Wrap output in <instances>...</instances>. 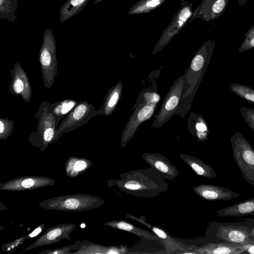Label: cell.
Instances as JSON below:
<instances>
[{
  "label": "cell",
  "mask_w": 254,
  "mask_h": 254,
  "mask_svg": "<svg viewBox=\"0 0 254 254\" xmlns=\"http://www.w3.org/2000/svg\"><path fill=\"white\" fill-rule=\"evenodd\" d=\"M215 45V40L210 39L196 51L184 76L183 94L176 114L183 117L189 111L194 94L210 62Z\"/></svg>",
  "instance_id": "6da1fadb"
},
{
  "label": "cell",
  "mask_w": 254,
  "mask_h": 254,
  "mask_svg": "<svg viewBox=\"0 0 254 254\" xmlns=\"http://www.w3.org/2000/svg\"><path fill=\"white\" fill-rule=\"evenodd\" d=\"M37 121L36 128L29 135L31 145L45 151L52 143L55 142L56 130L58 125L53 115L51 104L43 101L34 116Z\"/></svg>",
  "instance_id": "7a4b0ae2"
},
{
  "label": "cell",
  "mask_w": 254,
  "mask_h": 254,
  "mask_svg": "<svg viewBox=\"0 0 254 254\" xmlns=\"http://www.w3.org/2000/svg\"><path fill=\"white\" fill-rule=\"evenodd\" d=\"M212 228L210 236L215 243L244 244L254 242V219L217 222Z\"/></svg>",
  "instance_id": "3957f363"
},
{
  "label": "cell",
  "mask_w": 254,
  "mask_h": 254,
  "mask_svg": "<svg viewBox=\"0 0 254 254\" xmlns=\"http://www.w3.org/2000/svg\"><path fill=\"white\" fill-rule=\"evenodd\" d=\"M104 203V200L101 197L76 193L45 199L39 203V206L48 210L82 212L95 209Z\"/></svg>",
  "instance_id": "277c9868"
},
{
  "label": "cell",
  "mask_w": 254,
  "mask_h": 254,
  "mask_svg": "<svg viewBox=\"0 0 254 254\" xmlns=\"http://www.w3.org/2000/svg\"><path fill=\"white\" fill-rule=\"evenodd\" d=\"M39 62L44 87L50 88L58 73L56 42L52 29L47 28L43 33L39 54Z\"/></svg>",
  "instance_id": "5b68a950"
},
{
  "label": "cell",
  "mask_w": 254,
  "mask_h": 254,
  "mask_svg": "<svg viewBox=\"0 0 254 254\" xmlns=\"http://www.w3.org/2000/svg\"><path fill=\"white\" fill-rule=\"evenodd\" d=\"M233 157L244 179L254 187V148L239 131L230 138Z\"/></svg>",
  "instance_id": "8992f818"
},
{
  "label": "cell",
  "mask_w": 254,
  "mask_h": 254,
  "mask_svg": "<svg viewBox=\"0 0 254 254\" xmlns=\"http://www.w3.org/2000/svg\"><path fill=\"white\" fill-rule=\"evenodd\" d=\"M98 115V110H96L93 105L85 101H79L59 125L56 130L55 141L64 133L70 132L82 126Z\"/></svg>",
  "instance_id": "52a82bcc"
},
{
  "label": "cell",
  "mask_w": 254,
  "mask_h": 254,
  "mask_svg": "<svg viewBox=\"0 0 254 254\" xmlns=\"http://www.w3.org/2000/svg\"><path fill=\"white\" fill-rule=\"evenodd\" d=\"M193 3L181 0V7L166 27L154 47L152 54L161 51L185 27L192 15Z\"/></svg>",
  "instance_id": "ba28073f"
},
{
  "label": "cell",
  "mask_w": 254,
  "mask_h": 254,
  "mask_svg": "<svg viewBox=\"0 0 254 254\" xmlns=\"http://www.w3.org/2000/svg\"><path fill=\"white\" fill-rule=\"evenodd\" d=\"M184 88V76H181L172 85L166 95L152 126L159 128L176 113L180 104Z\"/></svg>",
  "instance_id": "9c48e42d"
},
{
  "label": "cell",
  "mask_w": 254,
  "mask_h": 254,
  "mask_svg": "<svg viewBox=\"0 0 254 254\" xmlns=\"http://www.w3.org/2000/svg\"><path fill=\"white\" fill-rule=\"evenodd\" d=\"M75 228L76 226L73 223H63L52 226L33 243L25 248L20 253L58 243L64 239L70 240V236Z\"/></svg>",
  "instance_id": "30bf717a"
},
{
  "label": "cell",
  "mask_w": 254,
  "mask_h": 254,
  "mask_svg": "<svg viewBox=\"0 0 254 254\" xmlns=\"http://www.w3.org/2000/svg\"><path fill=\"white\" fill-rule=\"evenodd\" d=\"M56 181L44 176H25L0 183V190L26 191L53 186Z\"/></svg>",
  "instance_id": "8fae6325"
},
{
  "label": "cell",
  "mask_w": 254,
  "mask_h": 254,
  "mask_svg": "<svg viewBox=\"0 0 254 254\" xmlns=\"http://www.w3.org/2000/svg\"><path fill=\"white\" fill-rule=\"evenodd\" d=\"M11 80L8 85L9 91L13 95L20 96L28 103L31 98L32 87L28 77L21 64L16 63L11 70Z\"/></svg>",
  "instance_id": "7c38bea8"
},
{
  "label": "cell",
  "mask_w": 254,
  "mask_h": 254,
  "mask_svg": "<svg viewBox=\"0 0 254 254\" xmlns=\"http://www.w3.org/2000/svg\"><path fill=\"white\" fill-rule=\"evenodd\" d=\"M229 0H203L193 11L189 23L196 19L209 22L219 18L226 9Z\"/></svg>",
  "instance_id": "4fadbf2b"
},
{
  "label": "cell",
  "mask_w": 254,
  "mask_h": 254,
  "mask_svg": "<svg viewBox=\"0 0 254 254\" xmlns=\"http://www.w3.org/2000/svg\"><path fill=\"white\" fill-rule=\"evenodd\" d=\"M195 192L207 200H228L238 198L241 194L229 189L212 185H201L193 188Z\"/></svg>",
  "instance_id": "5bb4252c"
},
{
  "label": "cell",
  "mask_w": 254,
  "mask_h": 254,
  "mask_svg": "<svg viewBox=\"0 0 254 254\" xmlns=\"http://www.w3.org/2000/svg\"><path fill=\"white\" fill-rule=\"evenodd\" d=\"M156 104L145 103L139 107L133 113L129 121L125 128L122 136V144L127 142L133 134L139 125L148 120L153 115Z\"/></svg>",
  "instance_id": "9a60e30c"
},
{
  "label": "cell",
  "mask_w": 254,
  "mask_h": 254,
  "mask_svg": "<svg viewBox=\"0 0 254 254\" xmlns=\"http://www.w3.org/2000/svg\"><path fill=\"white\" fill-rule=\"evenodd\" d=\"M142 158L162 177L172 180L178 176L179 172L177 168L161 154L145 153L142 155Z\"/></svg>",
  "instance_id": "2e32d148"
},
{
  "label": "cell",
  "mask_w": 254,
  "mask_h": 254,
  "mask_svg": "<svg viewBox=\"0 0 254 254\" xmlns=\"http://www.w3.org/2000/svg\"><path fill=\"white\" fill-rule=\"evenodd\" d=\"M216 213L221 217L254 215V197L221 209Z\"/></svg>",
  "instance_id": "e0dca14e"
},
{
  "label": "cell",
  "mask_w": 254,
  "mask_h": 254,
  "mask_svg": "<svg viewBox=\"0 0 254 254\" xmlns=\"http://www.w3.org/2000/svg\"><path fill=\"white\" fill-rule=\"evenodd\" d=\"M201 253L211 254H243V244L212 242L201 248Z\"/></svg>",
  "instance_id": "ac0fdd59"
},
{
  "label": "cell",
  "mask_w": 254,
  "mask_h": 254,
  "mask_svg": "<svg viewBox=\"0 0 254 254\" xmlns=\"http://www.w3.org/2000/svg\"><path fill=\"white\" fill-rule=\"evenodd\" d=\"M122 89L121 81L110 89L104 98L103 104L98 110V115L109 116L112 114L121 96Z\"/></svg>",
  "instance_id": "d6986e66"
},
{
  "label": "cell",
  "mask_w": 254,
  "mask_h": 254,
  "mask_svg": "<svg viewBox=\"0 0 254 254\" xmlns=\"http://www.w3.org/2000/svg\"><path fill=\"white\" fill-rule=\"evenodd\" d=\"M92 165V163L89 159L70 156L65 163V170L66 175L73 178L85 172Z\"/></svg>",
  "instance_id": "ffe728a7"
},
{
  "label": "cell",
  "mask_w": 254,
  "mask_h": 254,
  "mask_svg": "<svg viewBox=\"0 0 254 254\" xmlns=\"http://www.w3.org/2000/svg\"><path fill=\"white\" fill-rule=\"evenodd\" d=\"M91 0H67L59 10L60 22L64 24L81 12Z\"/></svg>",
  "instance_id": "44dd1931"
},
{
  "label": "cell",
  "mask_w": 254,
  "mask_h": 254,
  "mask_svg": "<svg viewBox=\"0 0 254 254\" xmlns=\"http://www.w3.org/2000/svg\"><path fill=\"white\" fill-rule=\"evenodd\" d=\"M180 156L198 175L209 179L217 177V174L212 167L199 159L185 154H181Z\"/></svg>",
  "instance_id": "7402d4cb"
},
{
  "label": "cell",
  "mask_w": 254,
  "mask_h": 254,
  "mask_svg": "<svg viewBox=\"0 0 254 254\" xmlns=\"http://www.w3.org/2000/svg\"><path fill=\"white\" fill-rule=\"evenodd\" d=\"M115 248H109L99 245L89 241L79 242L78 250L75 254H119V252Z\"/></svg>",
  "instance_id": "603a6c76"
},
{
  "label": "cell",
  "mask_w": 254,
  "mask_h": 254,
  "mask_svg": "<svg viewBox=\"0 0 254 254\" xmlns=\"http://www.w3.org/2000/svg\"><path fill=\"white\" fill-rule=\"evenodd\" d=\"M18 5V0H0V19L15 24Z\"/></svg>",
  "instance_id": "cb8c5ba5"
},
{
  "label": "cell",
  "mask_w": 254,
  "mask_h": 254,
  "mask_svg": "<svg viewBox=\"0 0 254 254\" xmlns=\"http://www.w3.org/2000/svg\"><path fill=\"white\" fill-rule=\"evenodd\" d=\"M166 0H139L129 9L128 14H138L150 12L162 5Z\"/></svg>",
  "instance_id": "d4e9b609"
},
{
  "label": "cell",
  "mask_w": 254,
  "mask_h": 254,
  "mask_svg": "<svg viewBox=\"0 0 254 254\" xmlns=\"http://www.w3.org/2000/svg\"><path fill=\"white\" fill-rule=\"evenodd\" d=\"M79 102L73 99H65L51 104L52 110L58 126L64 116L70 112Z\"/></svg>",
  "instance_id": "484cf974"
},
{
  "label": "cell",
  "mask_w": 254,
  "mask_h": 254,
  "mask_svg": "<svg viewBox=\"0 0 254 254\" xmlns=\"http://www.w3.org/2000/svg\"><path fill=\"white\" fill-rule=\"evenodd\" d=\"M230 90L237 96L249 102L254 104V89L240 83H233L229 85Z\"/></svg>",
  "instance_id": "4316f807"
},
{
  "label": "cell",
  "mask_w": 254,
  "mask_h": 254,
  "mask_svg": "<svg viewBox=\"0 0 254 254\" xmlns=\"http://www.w3.org/2000/svg\"><path fill=\"white\" fill-rule=\"evenodd\" d=\"M194 128L195 135L198 140L204 141L207 139L209 131L206 123L201 116L196 117Z\"/></svg>",
  "instance_id": "83f0119b"
},
{
  "label": "cell",
  "mask_w": 254,
  "mask_h": 254,
  "mask_svg": "<svg viewBox=\"0 0 254 254\" xmlns=\"http://www.w3.org/2000/svg\"><path fill=\"white\" fill-rule=\"evenodd\" d=\"M14 122L7 118L0 119V139L5 140L12 134Z\"/></svg>",
  "instance_id": "f1b7e54d"
},
{
  "label": "cell",
  "mask_w": 254,
  "mask_h": 254,
  "mask_svg": "<svg viewBox=\"0 0 254 254\" xmlns=\"http://www.w3.org/2000/svg\"><path fill=\"white\" fill-rule=\"evenodd\" d=\"M244 39L239 49V53L244 52L254 49V23L244 35Z\"/></svg>",
  "instance_id": "f546056e"
},
{
  "label": "cell",
  "mask_w": 254,
  "mask_h": 254,
  "mask_svg": "<svg viewBox=\"0 0 254 254\" xmlns=\"http://www.w3.org/2000/svg\"><path fill=\"white\" fill-rule=\"evenodd\" d=\"M80 241H77L74 244L65 246L54 249H48L38 253V254H73L79 246Z\"/></svg>",
  "instance_id": "4dcf8cb0"
},
{
  "label": "cell",
  "mask_w": 254,
  "mask_h": 254,
  "mask_svg": "<svg viewBox=\"0 0 254 254\" xmlns=\"http://www.w3.org/2000/svg\"><path fill=\"white\" fill-rule=\"evenodd\" d=\"M239 111L245 122L254 132V109L240 107Z\"/></svg>",
  "instance_id": "1f68e13d"
},
{
  "label": "cell",
  "mask_w": 254,
  "mask_h": 254,
  "mask_svg": "<svg viewBox=\"0 0 254 254\" xmlns=\"http://www.w3.org/2000/svg\"><path fill=\"white\" fill-rule=\"evenodd\" d=\"M29 238V235H27L14 240L12 242L5 243L1 245V248L3 252L6 253L13 252L15 248L18 246L23 244L24 241Z\"/></svg>",
  "instance_id": "d6a6232c"
},
{
  "label": "cell",
  "mask_w": 254,
  "mask_h": 254,
  "mask_svg": "<svg viewBox=\"0 0 254 254\" xmlns=\"http://www.w3.org/2000/svg\"><path fill=\"white\" fill-rule=\"evenodd\" d=\"M105 226H109L113 228H117L126 231L132 232L134 233L137 231L134 227L130 224L123 221H109L104 224Z\"/></svg>",
  "instance_id": "836d02e7"
},
{
  "label": "cell",
  "mask_w": 254,
  "mask_h": 254,
  "mask_svg": "<svg viewBox=\"0 0 254 254\" xmlns=\"http://www.w3.org/2000/svg\"><path fill=\"white\" fill-rule=\"evenodd\" d=\"M143 95L145 101L147 104H156L160 100L159 95L155 92H145Z\"/></svg>",
  "instance_id": "e575fe53"
},
{
  "label": "cell",
  "mask_w": 254,
  "mask_h": 254,
  "mask_svg": "<svg viewBox=\"0 0 254 254\" xmlns=\"http://www.w3.org/2000/svg\"><path fill=\"white\" fill-rule=\"evenodd\" d=\"M243 254H254V242L243 244Z\"/></svg>",
  "instance_id": "d590c367"
},
{
  "label": "cell",
  "mask_w": 254,
  "mask_h": 254,
  "mask_svg": "<svg viewBox=\"0 0 254 254\" xmlns=\"http://www.w3.org/2000/svg\"><path fill=\"white\" fill-rule=\"evenodd\" d=\"M44 229H45V223L44 222H42L34 230L28 234L29 238L35 237Z\"/></svg>",
  "instance_id": "8d00e7d4"
},
{
  "label": "cell",
  "mask_w": 254,
  "mask_h": 254,
  "mask_svg": "<svg viewBox=\"0 0 254 254\" xmlns=\"http://www.w3.org/2000/svg\"><path fill=\"white\" fill-rule=\"evenodd\" d=\"M152 231L158 236L159 238L162 239H165L167 238L166 234L162 230L157 228L153 227Z\"/></svg>",
  "instance_id": "74e56055"
},
{
  "label": "cell",
  "mask_w": 254,
  "mask_h": 254,
  "mask_svg": "<svg viewBox=\"0 0 254 254\" xmlns=\"http://www.w3.org/2000/svg\"><path fill=\"white\" fill-rule=\"evenodd\" d=\"M249 0H238V4L240 6H244Z\"/></svg>",
  "instance_id": "f35d334b"
},
{
  "label": "cell",
  "mask_w": 254,
  "mask_h": 254,
  "mask_svg": "<svg viewBox=\"0 0 254 254\" xmlns=\"http://www.w3.org/2000/svg\"><path fill=\"white\" fill-rule=\"evenodd\" d=\"M104 0H95L93 2V4H97L102 1H103Z\"/></svg>",
  "instance_id": "ab89813d"
}]
</instances>
